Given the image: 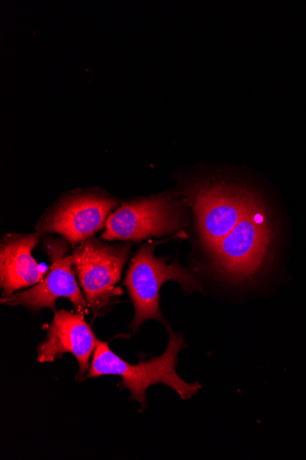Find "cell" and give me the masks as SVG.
Listing matches in <instances>:
<instances>
[{
	"label": "cell",
	"instance_id": "cell-1",
	"mask_svg": "<svg viewBox=\"0 0 306 460\" xmlns=\"http://www.w3.org/2000/svg\"><path fill=\"white\" fill-rule=\"evenodd\" d=\"M169 344L162 355L150 360L131 365L116 355L108 343L101 342L94 351L92 365L86 378L116 375L122 379V387L129 390L131 399L146 409V391L157 384H163L176 391L183 400H189L202 388L199 384H188L177 373L179 352L187 348L183 337L168 326Z\"/></svg>",
	"mask_w": 306,
	"mask_h": 460
},
{
	"label": "cell",
	"instance_id": "cell-2",
	"mask_svg": "<svg viewBox=\"0 0 306 460\" xmlns=\"http://www.w3.org/2000/svg\"><path fill=\"white\" fill-rule=\"evenodd\" d=\"M275 232L268 208L258 196L235 229L207 251L214 270L232 283H246L265 268Z\"/></svg>",
	"mask_w": 306,
	"mask_h": 460
},
{
	"label": "cell",
	"instance_id": "cell-3",
	"mask_svg": "<svg viewBox=\"0 0 306 460\" xmlns=\"http://www.w3.org/2000/svg\"><path fill=\"white\" fill-rule=\"evenodd\" d=\"M157 244L150 242L140 248L131 261L124 280L136 308L135 319L131 323L135 331L148 320L160 321L168 327L160 308V290L165 282H179L188 294L201 289L195 276L178 261L168 265L164 259L154 256Z\"/></svg>",
	"mask_w": 306,
	"mask_h": 460
},
{
	"label": "cell",
	"instance_id": "cell-4",
	"mask_svg": "<svg viewBox=\"0 0 306 460\" xmlns=\"http://www.w3.org/2000/svg\"><path fill=\"white\" fill-rule=\"evenodd\" d=\"M188 196L207 252L235 229L258 195L240 186L209 182L195 185Z\"/></svg>",
	"mask_w": 306,
	"mask_h": 460
},
{
	"label": "cell",
	"instance_id": "cell-5",
	"mask_svg": "<svg viewBox=\"0 0 306 460\" xmlns=\"http://www.w3.org/2000/svg\"><path fill=\"white\" fill-rule=\"evenodd\" d=\"M131 245H109L91 237L74 247L73 265L95 316L103 314L114 296Z\"/></svg>",
	"mask_w": 306,
	"mask_h": 460
},
{
	"label": "cell",
	"instance_id": "cell-6",
	"mask_svg": "<svg viewBox=\"0 0 306 460\" xmlns=\"http://www.w3.org/2000/svg\"><path fill=\"white\" fill-rule=\"evenodd\" d=\"M184 226L181 204L171 196L161 195L123 204L109 217L102 238L140 242L177 233Z\"/></svg>",
	"mask_w": 306,
	"mask_h": 460
},
{
	"label": "cell",
	"instance_id": "cell-7",
	"mask_svg": "<svg viewBox=\"0 0 306 460\" xmlns=\"http://www.w3.org/2000/svg\"><path fill=\"white\" fill-rule=\"evenodd\" d=\"M45 251L52 261L48 274L32 288L3 298L2 303L12 306H24L34 312L43 308H51L57 312V300L67 298L78 313L89 314V305L84 300L75 280L72 268L73 258L66 255L68 252L66 242L46 239Z\"/></svg>",
	"mask_w": 306,
	"mask_h": 460
},
{
	"label": "cell",
	"instance_id": "cell-8",
	"mask_svg": "<svg viewBox=\"0 0 306 460\" xmlns=\"http://www.w3.org/2000/svg\"><path fill=\"white\" fill-rule=\"evenodd\" d=\"M116 205L115 200L100 194L72 196L42 219L37 232L57 233L72 244H81L103 228Z\"/></svg>",
	"mask_w": 306,
	"mask_h": 460
},
{
	"label": "cell",
	"instance_id": "cell-9",
	"mask_svg": "<svg viewBox=\"0 0 306 460\" xmlns=\"http://www.w3.org/2000/svg\"><path fill=\"white\" fill-rule=\"evenodd\" d=\"M84 314L61 310L55 312V319L49 326L48 338L38 347V360L53 363L66 353L77 360V378L82 379L91 370L90 360L100 341Z\"/></svg>",
	"mask_w": 306,
	"mask_h": 460
},
{
	"label": "cell",
	"instance_id": "cell-10",
	"mask_svg": "<svg viewBox=\"0 0 306 460\" xmlns=\"http://www.w3.org/2000/svg\"><path fill=\"white\" fill-rule=\"evenodd\" d=\"M40 238V233L31 234H10L2 242L0 254V280L4 290V298L10 297L13 292L38 284L45 278L31 252Z\"/></svg>",
	"mask_w": 306,
	"mask_h": 460
}]
</instances>
